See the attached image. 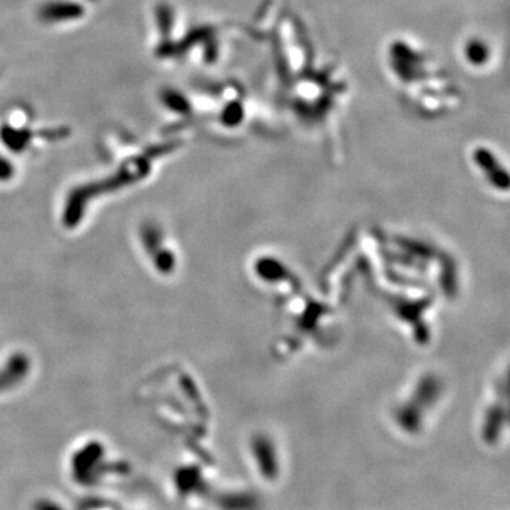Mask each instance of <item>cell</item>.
<instances>
[{
  "label": "cell",
  "mask_w": 510,
  "mask_h": 510,
  "mask_svg": "<svg viewBox=\"0 0 510 510\" xmlns=\"http://www.w3.org/2000/svg\"><path fill=\"white\" fill-rule=\"evenodd\" d=\"M32 139H33V132L26 127L16 128L13 125L5 124L2 128H0V141H2L11 151L15 152L25 151L30 145Z\"/></svg>",
  "instance_id": "7a4b0ae2"
},
{
  "label": "cell",
  "mask_w": 510,
  "mask_h": 510,
  "mask_svg": "<svg viewBox=\"0 0 510 510\" xmlns=\"http://www.w3.org/2000/svg\"><path fill=\"white\" fill-rule=\"evenodd\" d=\"M463 56H466V60L469 64L480 67L489 62L490 52L485 42H482L479 39H472L463 47Z\"/></svg>",
  "instance_id": "5b68a950"
},
{
  "label": "cell",
  "mask_w": 510,
  "mask_h": 510,
  "mask_svg": "<svg viewBox=\"0 0 510 510\" xmlns=\"http://www.w3.org/2000/svg\"><path fill=\"white\" fill-rule=\"evenodd\" d=\"M155 22L159 35L162 36L161 46L165 45L172 33L173 23H175V13L173 9L168 4H161L155 9Z\"/></svg>",
  "instance_id": "277c9868"
},
{
  "label": "cell",
  "mask_w": 510,
  "mask_h": 510,
  "mask_svg": "<svg viewBox=\"0 0 510 510\" xmlns=\"http://www.w3.org/2000/svg\"><path fill=\"white\" fill-rule=\"evenodd\" d=\"M88 2H98V0H88Z\"/></svg>",
  "instance_id": "52a82bcc"
},
{
  "label": "cell",
  "mask_w": 510,
  "mask_h": 510,
  "mask_svg": "<svg viewBox=\"0 0 510 510\" xmlns=\"http://www.w3.org/2000/svg\"><path fill=\"white\" fill-rule=\"evenodd\" d=\"M86 9L81 4L74 0H49L45 2L39 11L37 18L45 25H62L83 19Z\"/></svg>",
  "instance_id": "6da1fadb"
},
{
  "label": "cell",
  "mask_w": 510,
  "mask_h": 510,
  "mask_svg": "<svg viewBox=\"0 0 510 510\" xmlns=\"http://www.w3.org/2000/svg\"><path fill=\"white\" fill-rule=\"evenodd\" d=\"M161 103L172 112H176L179 115L189 114L192 111L190 101L186 98L185 94H182L179 90L175 88H163L159 93Z\"/></svg>",
  "instance_id": "3957f363"
},
{
  "label": "cell",
  "mask_w": 510,
  "mask_h": 510,
  "mask_svg": "<svg viewBox=\"0 0 510 510\" xmlns=\"http://www.w3.org/2000/svg\"><path fill=\"white\" fill-rule=\"evenodd\" d=\"M12 166L11 163L5 159V158H0V178H6L12 173Z\"/></svg>",
  "instance_id": "8992f818"
}]
</instances>
